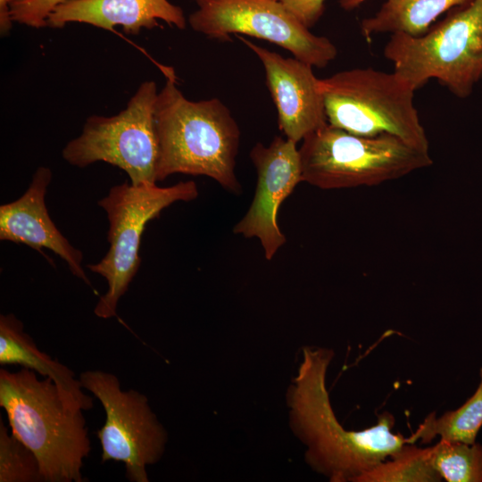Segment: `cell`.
<instances>
[{
    "mask_svg": "<svg viewBox=\"0 0 482 482\" xmlns=\"http://www.w3.org/2000/svg\"><path fill=\"white\" fill-rule=\"evenodd\" d=\"M157 95L156 83L144 81L118 114L88 117L81 134L62 149L63 159L79 168L104 162L124 170L134 186L155 184L159 160L154 121Z\"/></svg>",
    "mask_w": 482,
    "mask_h": 482,
    "instance_id": "ba28073f",
    "label": "cell"
},
{
    "mask_svg": "<svg viewBox=\"0 0 482 482\" xmlns=\"http://www.w3.org/2000/svg\"><path fill=\"white\" fill-rule=\"evenodd\" d=\"M0 406L11 432L36 455L44 482H82L91 451L83 411L66 405L54 382L34 370H0Z\"/></svg>",
    "mask_w": 482,
    "mask_h": 482,
    "instance_id": "3957f363",
    "label": "cell"
},
{
    "mask_svg": "<svg viewBox=\"0 0 482 482\" xmlns=\"http://www.w3.org/2000/svg\"><path fill=\"white\" fill-rule=\"evenodd\" d=\"M0 482H44L34 453L0 420Z\"/></svg>",
    "mask_w": 482,
    "mask_h": 482,
    "instance_id": "ffe728a7",
    "label": "cell"
},
{
    "mask_svg": "<svg viewBox=\"0 0 482 482\" xmlns=\"http://www.w3.org/2000/svg\"><path fill=\"white\" fill-rule=\"evenodd\" d=\"M479 376V385L472 396L456 410L448 411L439 417L436 412L428 414L407 437V443L420 441L425 445L439 436L442 441L474 444L482 427V368Z\"/></svg>",
    "mask_w": 482,
    "mask_h": 482,
    "instance_id": "e0dca14e",
    "label": "cell"
},
{
    "mask_svg": "<svg viewBox=\"0 0 482 482\" xmlns=\"http://www.w3.org/2000/svg\"><path fill=\"white\" fill-rule=\"evenodd\" d=\"M260 59L285 137L296 143L328 124L323 96L312 66L287 58L236 35Z\"/></svg>",
    "mask_w": 482,
    "mask_h": 482,
    "instance_id": "7c38bea8",
    "label": "cell"
},
{
    "mask_svg": "<svg viewBox=\"0 0 482 482\" xmlns=\"http://www.w3.org/2000/svg\"><path fill=\"white\" fill-rule=\"evenodd\" d=\"M319 88L328 124L359 136L393 135L429 151L414 105L415 89L396 72L346 70L319 79Z\"/></svg>",
    "mask_w": 482,
    "mask_h": 482,
    "instance_id": "8992f818",
    "label": "cell"
},
{
    "mask_svg": "<svg viewBox=\"0 0 482 482\" xmlns=\"http://www.w3.org/2000/svg\"><path fill=\"white\" fill-rule=\"evenodd\" d=\"M165 84L158 92L154 121L159 141L156 181L175 173L207 176L240 194L235 172L240 129L217 97L188 100L178 87L172 67L161 66Z\"/></svg>",
    "mask_w": 482,
    "mask_h": 482,
    "instance_id": "7a4b0ae2",
    "label": "cell"
},
{
    "mask_svg": "<svg viewBox=\"0 0 482 482\" xmlns=\"http://www.w3.org/2000/svg\"><path fill=\"white\" fill-rule=\"evenodd\" d=\"M66 0H23L10 4L13 22L39 29L46 26V19L52 10Z\"/></svg>",
    "mask_w": 482,
    "mask_h": 482,
    "instance_id": "44dd1931",
    "label": "cell"
},
{
    "mask_svg": "<svg viewBox=\"0 0 482 482\" xmlns=\"http://www.w3.org/2000/svg\"><path fill=\"white\" fill-rule=\"evenodd\" d=\"M190 27L211 39L230 41L231 34L263 39L289 51L312 67L324 68L337 54L326 37L310 31L276 0H194Z\"/></svg>",
    "mask_w": 482,
    "mask_h": 482,
    "instance_id": "30bf717a",
    "label": "cell"
},
{
    "mask_svg": "<svg viewBox=\"0 0 482 482\" xmlns=\"http://www.w3.org/2000/svg\"><path fill=\"white\" fill-rule=\"evenodd\" d=\"M368 0H339L341 8L351 11ZM470 0H385L378 11L361 22L369 40L381 33L403 32L411 36L425 33L443 13Z\"/></svg>",
    "mask_w": 482,
    "mask_h": 482,
    "instance_id": "2e32d148",
    "label": "cell"
},
{
    "mask_svg": "<svg viewBox=\"0 0 482 482\" xmlns=\"http://www.w3.org/2000/svg\"><path fill=\"white\" fill-rule=\"evenodd\" d=\"M430 461L429 447L405 444L389 460L363 474L358 482H440Z\"/></svg>",
    "mask_w": 482,
    "mask_h": 482,
    "instance_id": "ac0fdd59",
    "label": "cell"
},
{
    "mask_svg": "<svg viewBox=\"0 0 482 482\" xmlns=\"http://www.w3.org/2000/svg\"><path fill=\"white\" fill-rule=\"evenodd\" d=\"M384 56L415 90L436 79L454 96L468 97L482 79V0L451 9L422 35L391 34Z\"/></svg>",
    "mask_w": 482,
    "mask_h": 482,
    "instance_id": "277c9868",
    "label": "cell"
},
{
    "mask_svg": "<svg viewBox=\"0 0 482 482\" xmlns=\"http://www.w3.org/2000/svg\"><path fill=\"white\" fill-rule=\"evenodd\" d=\"M297 143L276 136L267 146L257 143L250 158L257 171V185L251 205L233 232L259 239L266 260L270 261L286 243L278 223L281 204L303 181Z\"/></svg>",
    "mask_w": 482,
    "mask_h": 482,
    "instance_id": "8fae6325",
    "label": "cell"
},
{
    "mask_svg": "<svg viewBox=\"0 0 482 482\" xmlns=\"http://www.w3.org/2000/svg\"><path fill=\"white\" fill-rule=\"evenodd\" d=\"M162 20L184 29L183 9L168 0H66L57 4L46 19V26L63 28L71 22L87 23L107 30L121 26L128 34L153 29Z\"/></svg>",
    "mask_w": 482,
    "mask_h": 482,
    "instance_id": "5bb4252c",
    "label": "cell"
},
{
    "mask_svg": "<svg viewBox=\"0 0 482 482\" xmlns=\"http://www.w3.org/2000/svg\"><path fill=\"white\" fill-rule=\"evenodd\" d=\"M198 196L195 181H180L170 187L156 184L134 186L124 182L112 187L98 201L109 221L105 256L87 267L107 281L108 289L96 303L94 312L102 319L117 317L120 297L128 291L141 259L139 248L146 224L175 202H188Z\"/></svg>",
    "mask_w": 482,
    "mask_h": 482,
    "instance_id": "52a82bcc",
    "label": "cell"
},
{
    "mask_svg": "<svg viewBox=\"0 0 482 482\" xmlns=\"http://www.w3.org/2000/svg\"><path fill=\"white\" fill-rule=\"evenodd\" d=\"M9 1V4H12V3H16V2H21V1H23V0H8Z\"/></svg>",
    "mask_w": 482,
    "mask_h": 482,
    "instance_id": "cb8c5ba5",
    "label": "cell"
},
{
    "mask_svg": "<svg viewBox=\"0 0 482 482\" xmlns=\"http://www.w3.org/2000/svg\"><path fill=\"white\" fill-rule=\"evenodd\" d=\"M84 389L101 403L105 420L96 432L102 448V462L121 461L130 482H148L147 466L162 457L168 433L152 411L144 394L121 390L112 373L89 370L79 374Z\"/></svg>",
    "mask_w": 482,
    "mask_h": 482,
    "instance_id": "9c48e42d",
    "label": "cell"
},
{
    "mask_svg": "<svg viewBox=\"0 0 482 482\" xmlns=\"http://www.w3.org/2000/svg\"><path fill=\"white\" fill-rule=\"evenodd\" d=\"M12 23L9 1L0 0V33L2 36H5L10 32Z\"/></svg>",
    "mask_w": 482,
    "mask_h": 482,
    "instance_id": "603a6c76",
    "label": "cell"
},
{
    "mask_svg": "<svg viewBox=\"0 0 482 482\" xmlns=\"http://www.w3.org/2000/svg\"><path fill=\"white\" fill-rule=\"evenodd\" d=\"M51 179L49 168H37L24 194L0 206V240L26 245L43 255V249L52 251L65 261L75 277L95 290L82 267L81 251L63 237L47 212L45 197Z\"/></svg>",
    "mask_w": 482,
    "mask_h": 482,
    "instance_id": "4fadbf2b",
    "label": "cell"
},
{
    "mask_svg": "<svg viewBox=\"0 0 482 482\" xmlns=\"http://www.w3.org/2000/svg\"><path fill=\"white\" fill-rule=\"evenodd\" d=\"M334 355L328 348H303L297 374L287 391L289 427L305 446L304 460L313 471L330 482H358L407 444V437L393 432L395 420L388 411L364 430L342 426L326 384Z\"/></svg>",
    "mask_w": 482,
    "mask_h": 482,
    "instance_id": "6da1fadb",
    "label": "cell"
},
{
    "mask_svg": "<svg viewBox=\"0 0 482 482\" xmlns=\"http://www.w3.org/2000/svg\"><path fill=\"white\" fill-rule=\"evenodd\" d=\"M303 181L321 189L372 187L433 163L429 151L389 134L359 136L326 124L299 148Z\"/></svg>",
    "mask_w": 482,
    "mask_h": 482,
    "instance_id": "5b68a950",
    "label": "cell"
},
{
    "mask_svg": "<svg viewBox=\"0 0 482 482\" xmlns=\"http://www.w3.org/2000/svg\"><path fill=\"white\" fill-rule=\"evenodd\" d=\"M290 11L307 28H312L322 16L326 0H276Z\"/></svg>",
    "mask_w": 482,
    "mask_h": 482,
    "instance_id": "7402d4cb",
    "label": "cell"
},
{
    "mask_svg": "<svg viewBox=\"0 0 482 482\" xmlns=\"http://www.w3.org/2000/svg\"><path fill=\"white\" fill-rule=\"evenodd\" d=\"M430 461L447 482H482V445L439 440L429 446Z\"/></svg>",
    "mask_w": 482,
    "mask_h": 482,
    "instance_id": "d6986e66",
    "label": "cell"
},
{
    "mask_svg": "<svg viewBox=\"0 0 482 482\" xmlns=\"http://www.w3.org/2000/svg\"><path fill=\"white\" fill-rule=\"evenodd\" d=\"M0 364H18L51 378L66 405L73 410L84 411L93 407V398L83 392L74 371L39 350L12 313L0 315Z\"/></svg>",
    "mask_w": 482,
    "mask_h": 482,
    "instance_id": "9a60e30c",
    "label": "cell"
}]
</instances>
